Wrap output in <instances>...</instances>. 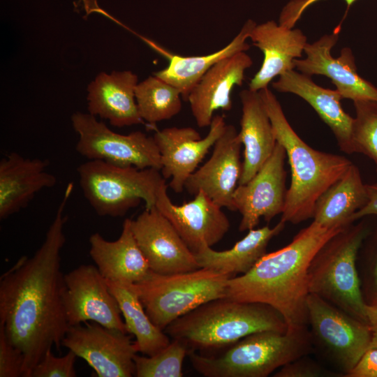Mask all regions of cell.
Segmentation results:
<instances>
[{
    "instance_id": "obj_1",
    "label": "cell",
    "mask_w": 377,
    "mask_h": 377,
    "mask_svg": "<svg viewBox=\"0 0 377 377\" xmlns=\"http://www.w3.org/2000/svg\"><path fill=\"white\" fill-rule=\"evenodd\" d=\"M73 189L68 183L43 242L0 277V326L24 356L23 377L52 347L59 351L69 327L64 295L61 252L66 242L64 209Z\"/></svg>"
},
{
    "instance_id": "obj_2",
    "label": "cell",
    "mask_w": 377,
    "mask_h": 377,
    "mask_svg": "<svg viewBox=\"0 0 377 377\" xmlns=\"http://www.w3.org/2000/svg\"><path fill=\"white\" fill-rule=\"evenodd\" d=\"M347 226L328 228L313 221L288 245L264 255L246 273L229 279L226 298L270 306L282 316L288 332L308 328L309 265L320 248Z\"/></svg>"
},
{
    "instance_id": "obj_3",
    "label": "cell",
    "mask_w": 377,
    "mask_h": 377,
    "mask_svg": "<svg viewBox=\"0 0 377 377\" xmlns=\"http://www.w3.org/2000/svg\"><path fill=\"white\" fill-rule=\"evenodd\" d=\"M259 93L276 141L286 151L291 171L280 221L297 224L313 218L318 198L353 163L343 156L311 147L293 130L273 92L267 87Z\"/></svg>"
},
{
    "instance_id": "obj_4",
    "label": "cell",
    "mask_w": 377,
    "mask_h": 377,
    "mask_svg": "<svg viewBox=\"0 0 377 377\" xmlns=\"http://www.w3.org/2000/svg\"><path fill=\"white\" fill-rule=\"evenodd\" d=\"M286 332V323L274 308L257 302L220 298L203 304L176 319L164 332L184 341L189 349L232 345L253 333Z\"/></svg>"
},
{
    "instance_id": "obj_5",
    "label": "cell",
    "mask_w": 377,
    "mask_h": 377,
    "mask_svg": "<svg viewBox=\"0 0 377 377\" xmlns=\"http://www.w3.org/2000/svg\"><path fill=\"white\" fill-rule=\"evenodd\" d=\"M308 328L294 332L262 331L246 336L218 357L189 349L194 369L205 377H266L311 349Z\"/></svg>"
},
{
    "instance_id": "obj_6",
    "label": "cell",
    "mask_w": 377,
    "mask_h": 377,
    "mask_svg": "<svg viewBox=\"0 0 377 377\" xmlns=\"http://www.w3.org/2000/svg\"><path fill=\"white\" fill-rule=\"evenodd\" d=\"M367 229L360 223L346 226L317 251L308 269L309 293L315 294L353 317L367 323L356 267Z\"/></svg>"
},
{
    "instance_id": "obj_7",
    "label": "cell",
    "mask_w": 377,
    "mask_h": 377,
    "mask_svg": "<svg viewBox=\"0 0 377 377\" xmlns=\"http://www.w3.org/2000/svg\"><path fill=\"white\" fill-rule=\"evenodd\" d=\"M83 195L101 216L122 217L143 200L145 208L155 207L165 184L161 170L120 166L88 160L77 168Z\"/></svg>"
},
{
    "instance_id": "obj_8",
    "label": "cell",
    "mask_w": 377,
    "mask_h": 377,
    "mask_svg": "<svg viewBox=\"0 0 377 377\" xmlns=\"http://www.w3.org/2000/svg\"><path fill=\"white\" fill-rule=\"evenodd\" d=\"M230 278L205 267L172 274L151 270L143 280L129 285L154 324L164 330L176 319L200 305L225 298Z\"/></svg>"
},
{
    "instance_id": "obj_9",
    "label": "cell",
    "mask_w": 377,
    "mask_h": 377,
    "mask_svg": "<svg viewBox=\"0 0 377 377\" xmlns=\"http://www.w3.org/2000/svg\"><path fill=\"white\" fill-rule=\"evenodd\" d=\"M71 119L78 135L75 149L80 156L120 166L161 170V155L153 136L142 131L117 133L89 112H75Z\"/></svg>"
},
{
    "instance_id": "obj_10",
    "label": "cell",
    "mask_w": 377,
    "mask_h": 377,
    "mask_svg": "<svg viewBox=\"0 0 377 377\" xmlns=\"http://www.w3.org/2000/svg\"><path fill=\"white\" fill-rule=\"evenodd\" d=\"M306 306L311 337L348 374L371 346L369 324L315 294H309Z\"/></svg>"
},
{
    "instance_id": "obj_11",
    "label": "cell",
    "mask_w": 377,
    "mask_h": 377,
    "mask_svg": "<svg viewBox=\"0 0 377 377\" xmlns=\"http://www.w3.org/2000/svg\"><path fill=\"white\" fill-rule=\"evenodd\" d=\"M62 346L84 360L98 377L135 376L138 350L126 332L86 322L69 326Z\"/></svg>"
},
{
    "instance_id": "obj_12",
    "label": "cell",
    "mask_w": 377,
    "mask_h": 377,
    "mask_svg": "<svg viewBox=\"0 0 377 377\" xmlns=\"http://www.w3.org/2000/svg\"><path fill=\"white\" fill-rule=\"evenodd\" d=\"M64 282L69 326L91 321L128 333L118 302L96 266L81 265L64 274Z\"/></svg>"
},
{
    "instance_id": "obj_13",
    "label": "cell",
    "mask_w": 377,
    "mask_h": 377,
    "mask_svg": "<svg viewBox=\"0 0 377 377\" xmlns=\"http://www.w3.org/2000/svg\"><path fill=\"white\" fill-rule=\"evenodd\" d=\"M286 153L276 143L273 153L258 172L246 184H239L233 194L235 211L242 215L240 231L255 228L260 219L269 222L282 214L286 202Z\"/></svg>"
},
{
    "instance_id": "obj_14",
    "label": "cell",
    "mask_w": 377,
    "mask_h": 377,
    "mask_svg": "<svg viewBox=\"0 0 377 377\" xmlns=\"http://www.w3.org/2000/svg\"><path fill=\"white\" fill-rule=\"evenodd\" d=\"M131 226L150 269L161 274L186 272L200 268L170 221L156 207L145 208Z\"/></svg>"
},
{
    "instance_id": "obj_15",
    "label": "cell",
    "mask_w": 377,
    "mask_h": 377,
    "mask_svg": "<svg viewBox=\"0 0 377 377\" xmlns=\"http://www.w3.org/2000/svg\"><path fill=\"white\" fill-rule=\"evenodd\" d=\"M155 207L194 254L220 242L230 228L222 207L202 191L191 201L177 205L169 198L165 184L158 192Z\"/></svg>"
},
{
    "instance_id": "obj_16",
    "label": "cell",
    "mask_w": 377,
    "mask_h": 377,
    "mask_svg": "<svg viewBox=\"0 0 377 377\" xmlns=\"http://www.w3.org/2000/svg\"><path fill=\"white\" fill-rule=\"evenodd\" d=\"M226 124L222 115L214 116L205 138L192 127H169L157 131L154 138L161 161V172L177 193L185 188L188 178L222 134Z\"/></svg>"
},
{
    "instance_id": "obj_17",
    "label": "cell",
    "mask_w": 377,
    "mask_h": 377,
    "mask_svg": "<svg viewBox=\"0 0 377 377\" xmlns=\"http://www.w3.org/2000/svg\"><path fill=\"white\" fill-rule=\"evenodd\" d=\"M242 145L235 127L226 124L211 157L186 180V191L193 195L202 191L221 207L235 211L233 194L242 172Z\"/></svg>"
},
{
    "instance_id": "obj_18",
    "label": "cell",
    "mask_w": 377,
    "mask_h": 377,
    "mask_svg": "<svg viewBox=\"0 0 377 377\" xmlns=\"http://www.w3.org/2000/svg\"><path fill=\"white\" fill-rule=\"evenodd\" d=\"M339 39L338 32L325 34L304 48L306 57L295 59V68L309 76L329 77L343 98L377 101V87L357 73L355 57L350 48L343 47L339 57L332 56V49Z\"/></svg>"
},
{
    "instance_id": "obj_19",
    "label": "cell",
    "mask_w": 377,
    "mask_h": 377,
    "mask_svg": "<svg viewBox=\"0 0 377 377\" xmlns=\"http://www.w3.org/2000/svg\"><path fill=\"white\" fill-rule=\"evenodd\" d=\"M253 64L246 51L226 57L211 67L188 96L191 110L200 128L209 126L218 110H230V94L235 86H241L246 69Z\"/></svg>"
},
{
    "instance_id": "obj_20",
    "label": "cell",
    "mask_w": 377,
    "mask_h": 377,
    "mask_svg": "<svg viewBox=\"0 0 377 377\" xmlns=\"http://www.w3.org/2000/svg\"><path fill=\"white\" fill-rule=\"evenodd\" d=\"M249 38L264 55L259 71L249 84V89L253 91L267 88L275 77L295 69L294 60L302 57L308 43L300 29H293L274 20L256 24Z\"/></svg>"
},
{
    "instance_id": "obj_21",
    "label": "cell",
    "mask_w": 377,
    "mask_h": 377,
    "mask_svg": "<svg viewBox=\"0 0 377 377\" xmlns=\"http://www.w3.org/2000/svg\"><path fill=\"white\" fill-rule=\"evenodd\" d=\"M272 87L281 93L295 94L306 101L334 135L340 150L346 154L356 153L353 140L354 117L343 109L342 96L337 89L323 88L316 84L306 74L288 71L279 75Z\"/></svg>"
},
{
    "instance_id": "obj_22",
    "label": "cell",
    "mask_w": 377,
    "mask_h": 377,
    "mask_svg": "<svg viewBox=\"0 0 377 377\" xmlns=\"http://www.w3.org/2000/svg\"><path fill=\"white\" fill-rule=\"evenodd\" d=\"M138 84L131 71L98 73L87 86L88 112L119 128L143 123L135 100Z\"/></svg>"
},
{
    "instance_id": "obj_23",
    "label": "cell",
    "mask_w": 377,
    "mask_h": 377,
    "mask_svg": "<svg viewBox=\"0 0 377 377\" xmlns=\"http://www.w3.org/2000/svg\"><path fill=\"white\" fill-rule=\"evenodd\" d=\"M48 161L25 158L17 152L0 161V219L20 212L41 190L57 183L47 171Z\"/></svg>"
},
{
    "instance_id": "obj_24",
    "label": "cell",
    "mask_w": 377,
    "mask_h": 377,
    "mask_svg": "<svg viewBox=\"0 0 377 377\" xmlns=\"http://www.w3.org/2000/svg\"><path fill=\"white\" fill-rule=\"evenodd\" d=\"M89 255L108 281L136 283L151 272L133 234L131 219L124 220L120 236L116 240L108 241L99 232H95L89 237Z\"/></svg>"
},
{
    "instance_id": "obj_25",
    "label": "cell",
    "mask_w": 377,
    "mask_h": 377,
    "mask_svg": "<svg viewBox=\"0 0 377 377\" xmlns=\"http://www.w3.org/2000/svg\"><path fill=\"white\" fill-rule=\"evenodd\" d=\"M239 96L242 114L238 135L244 150L239 184H244L270 157L277 141L259 91L244 89Z\"/></svg>"
},
{
    "instance_id": "obj_26",
    "label": "cell",
    "mask_w": 377,
    "mask_h": 377,
    "mask_svg": "<svg viewBox=\"0 0 377 377\" xmlns=\"http://www.w3.org/2000/svg\"><path fill=\"white\" fill-rule=\"evenodd\" d=\"M256 23L248 20L235 37L223 48L206 55L181 56L173 54L154 44H149L169 61L165 68L154 73V75L176 87L182 98L187 100L194 86L204 74L221 59L242 51H247L250 45L246 43Z\"/></svg>"
},
{
    "instance_id": "obj_27",
    "label": "cell",
    "mask_w": 377,
    "mask_h": 377,
    "mask_svg": "<svg viewBox=\"0 0 377 377\" xmlns=\"http://www.w3.org/2000/svg\"><path fill=\"white\" fill-rule=\"evenodd\" d=\"M285 224L280 221L273 228L265 226L249 230L231 249L216 251L212 247H205L195 253V257L200 267L211 269L231 277L237 274H244L267 253L269 241L283 230Z\"/></svg>"
},
{
    "instance_id": "obj_28",
    "label": "cell",
    "mask_w": 377,
    "mask_h": 377,
    "mask_svg": "<svg viewBox=\"0 0 377 377\" xmlns=\"http://www.w3.org/2000/svg\"><path fill=\"white\" fill-rule=\"evenodd\" d=\"M367 202L366 184L358 168L352 163L318 198L312 219L328 228L349 225L353 223V214Z\"/></svg>"
},
{
    "instance_id": "obj_29",
    "label": "cell",
    "mask_w": 377,
    "mask_h": 377,
    "mask_svg": "<svg viewBox=\"0 0 377 377\" xmlns=\"http://www.w3.org/2000/svg\"><path fill=\"white\" fill-rule=\"evenodd\" d=\"M106 281L118 302L126 332L135 337L134 343L138 352L151 356L167 347L171 341L170 338L164 330L154 324L130 285Z\"/></svg>"
},
{
    "instance_id": "obj_30",
    "label": "cell",
    "mask_w": 377,
    "mask_h": 377,
    "mask_svg": "<svg viewBox=\"0 0 377 377\" xmlns=\"http://www.w3.org/2000/svg\"><path fill=\"white\" fill-rule=\"evenodd\" d=\"M135 94L140 115L149 124L170 119L182 110L180 91L154 75L138 82Z\"/></svg>"
},
{
    "instance_id": "obj_31",
    "label": "cell",
    "mask_w": 377,
    "mask_h": 377,
    "mask_svg": "<svg viewBox=\"0 0 377 377\" xmlns=\"http://www.w3.org/2000/svg\"><path fill=\"white\" fill-rule=\"evenodd\" d=\"M189 347L183 341L173 339L170 344L151 356H134L135 376L182 377V366Z\"/></svg>"
},
{
    "instance_id": "obj_32",
    "label": "cell",
    "mask_w": 377,
    "mask_h": 377,
    "mask_svg": "<svg viewBox=\"0 0 377 377\" xmlns=\"http://www.w3.org/2000/svg\"><path fill=\"white\" fill-rule=\"evenodd\" d=\"M355 117L353 126V140L356 153L371 158L377 172V101L353 102Z\"/></svg>"
},
{
    "instance_id": "obj_33",
    "label": "cell",
    "mask_w": 377,
    "mask_h": 377,
    "mask_svg": "<svg viewBox=\"0 0 377 377\" xmlns=\"http://www.w3.org/2000/svg\"><path fill=\"white\" fill-rule=\"evenodd\" d=\"M77 355L72 351L57 357L48 350L33 369L31 377H75V363Z\"/></svg>"
},
{
    "instance_id": "obj_34",
    "label": "cell",
    "mask_w": 377,
    "mask_h": 377,
    "mask_svg": "<svg viewBox=\"0 0 377 377\" xmlns=\"http://www.w3.org/2000/svg\"><path fill=\"white\" fill-rule=\"evenodd\" d=\"M24 356L0 326V377H23Z\"/></svg>"
},
{
    "instance_id": "obj_35",
    "label": "cell",
    "mask_w": 377,
    "mask_h": 377,
    "mask_svg": "<svg viewBox=\"0 0 377 377\" xmlns=\"http://www.w3.org/2000/svg\"><path fill=\"white\" fill-rule=\"evenodd\" d=\"M305 356V355H304ZM302 356L283 365L274 375L275 377H317L325 374L316 363Z\"/></svg>"
},
{
    "instance_id": "obj_36",
    "label": "cell",
    "mask_w": 377,
    "mask_h": 377,
    "mask_svg": "<svg viewBox=\"0 0 377 377\" xmlns=\"http://www.w3.org/2000/svg\"><path fill=\"white\" fill-rule=\"evenodd\" d=\"M318 1L320 0H293L283 9L280 15L279 23L288 27L293 28L305 9ZM344 1L348 9L356 0Z\"/></svg>"
},
{
    "instance_id": "obj_37",
    "label": "cell",
    "mask_w": 377,
    "mask_h": 377,
    "mask_svg": "<svg viewBox=\"0 0 377 377\" xmlns=\"http://www.w3.org/2000/svg\"><path fill=\"white\" fill-rule=\"evenodd\" d=\"M347 377H377V346H370Z\"/></svg>"
},
{
    "instance_id": "obj_38",
    "label": "cell",
    "mask_w": 377,
    "mask_h": 377,
    "mask_svg": "<svg viewBox=\"0 0 377 377\" xmlns=\"http://www.w3.org/2000/svg\"><path fill=\"white\" fill-rule=\"evenodd\" d=\"M367 202L352 216V221L363 218L367 216H377V182L371 184H366Z\"/></svg>"
},
{
    "instance_id": "obj_39",
    "label": "cell",
    "mask_w": 377,
    "mask_h": 377,
    "mask_svg": "<svg viewBox=\"0 0 377 377\" xmlns=\"http://www.w3.org/2000/svg\"><path fill=\"white\" fill-rule=\"evenodd\" d=\"M366 314L372 333L371 346H377V298L371 304H367Z\"/></svg>"
},
{
    "instance_id": "obj_40",
    "label": "cell",
    "mask_w": 377,
    "mask_h": 377,
    "mask_svg": "<svg viewBox=\"0 0 377 377\" xmlns=\"http://www.w3.org/2000/svg\"><path fill=\"white\" fill-rule=\"evenodd\" d=\"M373 275H374V283L375 285V287L377 288V259L374 265Z\"/></svg>"
}]
</instances>
